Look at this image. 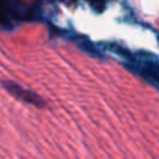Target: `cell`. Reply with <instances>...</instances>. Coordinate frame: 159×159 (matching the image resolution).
Masks as SVG:
<instances>
[{
  "mask_svg": "<svg viewBox=\"0 0 159 159\" xmlns=\"http://www.w3.org/2000/svg\"><path fill=\"white\" fill-rule=\"evenodd\" d=\"M111 52L117 53L122 60L123 65L134 75L140 76L143 80L149 82L154 88H158V58L155 55L147 51L132 52L117 42H104L102 43Z\"/></svg>",
  "mask_w": 159,
  "mask_h": 159,
  "instance_id": "1",
  "label": "cell"
},
{
  "mask_svg": "<svg viewBox=\"0 0 159 159\" xmlns=\"http://www.w3.org/2000/svg\"><path fill=\"white\" fill-rule=\"evenodd\" d=\"M32 17L31 10L17 0H0V27L12 29L19 20H29Z\"/></svg>",
  "mask_w": 159,
  "mask_h": 159,
  "instance_id": "2",
  "label": "cell"
},
{
  "mask_svg": "<svg viewBox=\"0 0 159 159\" xmlns=\"http://www.w3.org/2000/svg\"><path fill=\"white\" fill-rule=\"evenodd\" d=\"M2 86L5 87V89L10 94H12L15 98H17L21 102H25V103H29V104H32L36 107H43L45 106V101L42 97H40L39 94H36L35 92H32L30 89L24 88L22 86L17 84L16 82H14L11 80L2 81Z\"/></svg>",
  "mask_w": 159,
  "mask_h": 159,
  "instance_id": "3",
  "label": "cell"
},
{
  "mask_svg": "<svg viewBox=\"0 0 159 159\" xmlns=\"http://www.w3.org/2000/svg\"><path fill=\"white\" fill-rule=\"evenodd\" d=\"M75 42L77 43L78 47H81V48H82L84 52H87L88 55H91V56H93V57H97V58H102V57H103V53H102L103 50L97 48V46H96L91 40H88L87 37L80 36V37H77V39L75 40Z\"/></svg>",
  "mask_w": 159,
  "mask_h": 159,
  "instance_id": "4",
  "label": "cell"
},
{
  "mask_svg": "<svg viewBox=\"0 0 159 159\" xmlns=\"http://www.w3.org/2000/svg\"><path fill=\"white\" fill-rule=\"evenodd\" d=\"M94 9H97L98 11H102L104 7H106V5H107V2L109 1V0H87Z\"/></svg>",
  "mask_w": 159,
  "mask_h": 159,
  "instance_id": "5",
  "label": "cell"
},
{
  "mask_svg": "<svg viewBox=\"0 0 159 159\" xmlns=\"http://www.w3.org/2000/svg\"><path fill=\"white\" fill-rule=\"evenodd\" d=\"M46 1H60V0H46Z\"/></svg>",
  "mask_w": 159,
  "mask_h": 159,
  "instance_id": "6",
  "label": "cell"
}]
</instances>
